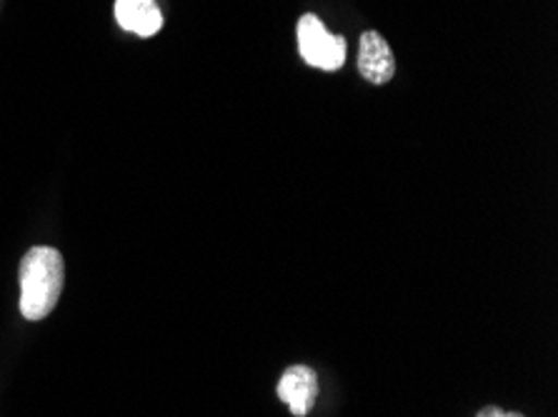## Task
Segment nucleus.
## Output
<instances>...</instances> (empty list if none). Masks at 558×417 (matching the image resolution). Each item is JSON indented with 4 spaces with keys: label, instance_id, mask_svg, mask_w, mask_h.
Masks as SVG:
<instances>
[{
    "label": "nucleus",
    "instance_id": "1",
    "mask_svg": "<svg viewBox=\"0 0 558 417\" xmlns=\"http://www.w3.org/2000/svg\"><path fill=\"white\" fill-rule=\"evenodd\" d=\"M63 258L56 248L38 245L21 260V312L25 320H44L63 293Z\"/></svg>",
    "mask_w": 558,
    "mask_h": 417
},
{
    "label": "nucleus",
    "instance_id": "2",
    "mask_svg": "<svg viewBox=\"0 0 558 417\" xmlns=\"http://www.w3.org/2000/svg\"><path fill=\"white\" fill-rule=\"evenodd\" d=\"M299 48L303 61L318 71H338L345 61V38L328 33L316 15L299 21Z\"/></svg>",
    "mask_w": 558,
    "mask_h": 417
},
{
    "label": "nucleus",
    "instance_id": "3",
    "mask_svg": "<svg viewBox=\"0 0 558 417\" xmlns=\"http://www.w3.org/2000/svg\"><path fill=\"white\" fill-rule=\"evenodd\" d=\"M359 73L374 85H386L396 75V58L388 40L376 30H366L361 36Z\"/></svg>",
    "mask_w": 558,
    "mask_h": 417
},
{
    "label": "nucleus",
    "instance_id": "4",
    "mask_svg": "<svg viewBox=\"0 0 558 417\" xmlns=\"http://www.w3.org/2000/svg\"><path fill=\"white\" fill-rule=\"evenodd\" d=\"M278 397L291 407L295 417H306L318 397V378L306 365H293L278 380Z\"/></svg>",
    "mask_w": 558,
    "mask_h": 417
},
{
    "label": "nucleus",
    "instance_id": "5",
    "mask_svg": "<svg viewBox=\"0 0 558 417\" xmlns=\"http://www.w3.org/2000/svg\"><path fill=\"white\" fill-rule=\"evenodd\" d=\"M116 21L135 36L150 38L163 25L156 0H116Z\"/></svg>",
    "mask_w": 558,
    "mask_h": 417
},
{
    "label": "nucleus",
    "instance_id": "6",
    "mask_svg": "<svg viewBox=\"0 0 558 417\" xmlns=\"http://www.w3.org/2000/svg\"><path fill=\"white\" fill-rule=\"evenodd\" d=\"M478 417H504V410H498V407H484Z\"/></svg>",
    "mask_w": 558,
    "mask_h": 417
},
{
    "label": "nucleus",
    "instance_id": "7",
    "mask_svg": "<svg viewBox=\"0 0 558 417\" xmlns=\"http://www.w3.org/2000/svg\"><path fill=\"white\" fill-rule=\"evenodd\" d=\"M504 417H526V415H521V413H504Z\"/></svg>",
    "mask_w": 558,
    "mask_h": 417
}]
</instances>
